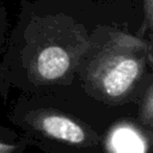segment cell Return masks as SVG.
<instances>
[{"instance_id":"6","label":"cell","mask_w":153,"mask_h":153,"mask_svg":"<svg viewBox=\"0 0 153 153\" xmlns=\"http://www.w3.org/2000/svg\"><path fill=\"white\" fill-rule=\"evenodd\" d=\"M18 149H19V147L17 145L0 141V153H11V152H14Z\"/></svg>"},{"instance_id":"4","label":"cell","mask_w":153,"mask_h":153,"mask_svg":"<svg viewBox=\"0 0 153 153\" xmlns=\"http://www.w3.org/2000/svg\"><path fill=\"white\" fill-rule=\"evenodd\" d=\"M139 122L148 130L152 131L153 127V91L152 85H148L139 109Z\"/></svg>"},{"instance_id":"3","label":"cell","mask_w":153,"mask_h":153,"mask_svg":"<svg viewBox=\"0 0 153 153\" xmlns=\"http://www.w3.org/2000/svg\"><path fill=\"white\" fill-rule=\"evenodd\" d=\"M30 129L51 141L73 147H90L98 143L97 135L79 120L53 109H38L26 116Z\"/></svg>"},{"instance_id":"5","label":"cell","mask_w":153,"mask_h":153,"mask_svg":"<svg viewBox=\"0 0 153 153\" xmlns=\"http://www.w3.org/2000/svg\"><path fill=\"white\" fill-rule=\"evenodd\" d=\"M153 22V0H143V22L139 30V33L145 36L151 33Z\"/></svg>"},{"instance_id":"2","label":"cell","mask_w":153,"mask_h":153,"mask_svg":"<svg viewBox=\"0 0 153 153\" xmlns=\"http://www.w3.org/2000/svg\"><path fill=\"white\" fill-rule=\"evenodd\" d=\"M87 49V38L74 30L45 38L31 54L29 76L38 85L63 84L72 76Z\"/></svg>"},{"instance_id":"1","label":"cell","mask_w":153,"mask_h":153,"mask_svg":"<svg viewBox=\"0 0 153 153\" xmlns=\"http://www.w3.org/2000/svg\"><path fill=\"white\" fill-rule=\"evenodd\" d=\"M151 62L149 42L115 32L86 61L82 79L92 96L108 104H118L134 93Z\"/></svg>"}]
</instances>
